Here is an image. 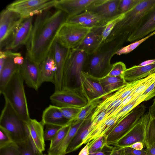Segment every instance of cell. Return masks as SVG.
Wrapping results in <instances>:
<instances>
[{
    "label": "cell",
    "mask_w": 155,
    "mask_h": 155,
    "mask_svg": "<svg viewBox=\"0 0 155 155\" xmlns=\"http://www.w3.org/2000/svg\"><path fill=\"white\" fill-rule=\"evenodd\" d=\"M50 9L36 15L25 45L26 54L39 64L50 50L60 28L68 17L61 10L52 13Z\"/></svg>",
    "instance_id": "obj_1"
},
{
    "label": "cell",
    "mask_w": 155,
    "mask_h": 155,
    "mask_svg": "<svg viewBox=\"0 0 155 155\" xmlns=\"http://www.w3.org/2000/svg\"><path fill=\"white\" fill-rule=\"evenodd\" d=\"M126 41L124 37L120 36L101 45L94 53L88 55L87 65L88 71L87 72L98 78L107 76L112 65L110 63L111 58Z\"/></svg>",
    "instance_id": "obj_2"
},
{
    "label": "cell",
    "mask_w": 155,
    "mask_h": 155,
    "mask_svg": "<svg viewBox=\"0 0 155 155\" xmlns=\"http://www.w3.org/2000/svg\"><path fill=\"white\" fill-rule=\"evenodd\" d=\"M155 6V0H142L124 13L123 18L116 25L104 43L122 35L128 39L138 27L145 16Z\"/></svg>",
    "instance_id": "obj_3"
},
{
    "label": "cell",
    "mask_w": 155,
    "mask_h": 155,
    "mask_svg": "<svg viewBox=\"0 0 155 155\" xmlns=\"http://www.w3.org/2000/svg\"><path fill=\"white\" fill-rule=\"evenodd\" d=\"M24 82L18 68L4 88L2 94L5 100L8 102L21 119L27 123L31 118Z\"/></svg>",
    "instance_id": "obj_4"
},
{
    "label": "cell",
    "mask_w": 155,
    "mask_h": 155,
    "mask_svg": "<svg viewBox=\"0 0 155 155\" xmlns=\"http://www.w3.org/2000/svg\"><path fill=\"white\" fill-rule=\"evenodd\" d=\"M0 117V128L8 135L13 142L18 144L29 138L27 123L19 116L6 100Z\"/></svg>",
    "instance_id": "obj_5"
},
{
    "label": "cell",
    "mask_w": 155,
    "mask_h": 155,
    "mask_svg": "<svg viewBox=\"0 0 155 155\" xmlns=\"http://www.w3.org/2000/svg\"><path fill=\"white\" fill-rule=\"evenodd\" d=\"M88 55L84 51L70 49L65 61L63 77L62 89L81 85V75L87 65Z\"/></svg>",
    "instance_id": "obj_6"
},
{
    "label": "cell",
    "mask_w": 155,
    "mask_h": 155,
    "mask_svg": "<svg viewBox=\"0 0 155 155\" xmlns=\"http://www.w3.org/2000/svg\"><path fill=\"white\" fill-rule=\"evenodd\" d=\"M50 99L54 105L59 107L81 108L89 102L80 87H64L60 91H55Z\"/></svg>",
    "instance_id": "obj_7"
},
{
    "label": "cell",
    "mask_w": 155,
    "mask_h": 155,
    "mask_svg": "<svg viewBox=\"0 0 155 155\" xmlns=\"http://www.w3.org/2000/svg\"><path fill=\"white\" fill-rule=\"evenodd\" d=\"M146 110V106L142 104L130 112L107 135V144L114 145L138 122Z\"/></svg>",
    "instance_id": "obj_8"
},
{
    "label": "cell",
    "mask_w": 155,
    "mask_h": 155,
    "mask_svg": "<svg viewBox=\"0 0 155 155\" xmlns=\"http://www.w3.org/2000/svg\"><path fill=\"white\" fill-rule=\"evenodd\" d=\"M91 28L65 22L60 28L56 38L66 47L75 49L80 45Z\"/></svg>",
    "instance_id": "obj_9"
},
{
    "label": "cell",
    "mask_w": 155,
    "mask_h": 155,
    "mask_svg": "<svg viewBox=\"0 0 155 155\" xmlns=\"http://www.w3.org/2000/svg\"><path fill=\"white\" fill-rule=\"evenodd\" d=\"M57 0H18L14 1L6 8L19 14L23 18L37 15L54 7Z\"/></svg>",
    "instance_id": "obj_10"
},
{
    "label": "cell",
    "mask_w": 155,
    "mask_h": 155,
    "mask_svg": "<svg viewBox=\"0 0 155 155\" xmlns=\"http://www.w3.org/2000/svg\"><path fill=\"white\" fill-rule=\"evenodd\" d=\"M33 18V17L23 18L5 41L2 48L5 50H17L25 45L31 32Z\"/></svg>",
    "instance_id": "obj_11"
},
{
    "label": "cell",
    "mask_w": 155,
    "mask_h": 155,
    "mask_svg": "<svg viewBox=\"0 0 155 155\" xmlns=\"http://www.w3.org/2000/svg\"><path fill=\"white\" fill-rule=\"evenodd\" d=\"M150 117V114L149 111L145 113L114 146L124 148L135 143L140 142L143 143L145 147L147 129Z\"/></svg>",
    "instance_id": "obj_12"
},
{
    "label": "cell",
    "mask_w": 155,
    "mask_h": 155,
    "mask_svg": "<svg viewBox=\"0 0 155 155\" xmlns=\"http://www.w3.org/2000/svg\"><path fill=\"white\" fill-rule=\"evenodd\" d=\"M51 49L56 68L55 72V91H60L62 89L64 65L70 49L63 45L56 38Z\"/></svg>",
    "instance_id": "obj_13"
},
{
    "label": "cell",
    "mask_w": 155,
    "mask_h": 155,
    "mask_svg": "<svg viewBox=\"0 0 155 155\" xmlns=\"http://www.w3.org/2000/svg\"><path fill=\"white\" fill-rule=\"evenodd\" d=\"M80 87L89 102L98 99H104L107 97L99 78L84 71L81 73Z\"/></svg>",
    "instance_id": "obj_14"
},
{
    "label": "cell",
    "mask_w": 155,
    "mask_h": 155,
    "mask_svg": "<svg viewBox=\"0 0 155 155\" xmlns=\"http://www.w3.org/2000/svg\"><path fill=\"white\" fill-rule=\"evenodd\" d=\"M23 63L19 65L18 70L26 84L37 91L40 86V64L27 54Z\"/></svg>",
    "instance_id": "obj_15"
},
{
    "label": "cell",
    "mask_w": 155,
    "mask_h": 155,
    "mask_svg": "<svg viewBox=\"0 0 155 155\" xmlns=\"http://www.w3.org/2000/svg\"><path fill=\"white\" fill-rule=\"evenodd\" d=\"M23 18L18 13L6 8L0 15V46L1 50L5 42Z\"/></svg>",
    "instance_id": "obj_16"
},
{
    "label": "cell",
    "mask_w": 155,
    "mask_h": 155,
    "mask_svg": "<svg viewBox=\"0 0 155 155\" xmlns=\"http://www.w3.org/2000/svg\"><path fill=\"white\" fill-rule=\"evenodd\" d=\"M97 0H57L54 7L65 12L68 16L79 15L89 9Z\"/></svg>",
    "instance_id": "obj_17"
},
{
    "label": "cell",
    "mask_w": 155,
    "mask_h": 155,
    "mask_svg": "<svg viewBox=\"0 0 155 155\" xmlns=\"http://www.w3.org/2000/svg\"><path fill=\"white\" fill-rule=\"evenodd\" d=\"M104 25L92 28L80 45L75 49L83 50L88 55L94 53L102 44Z\"/></svg>",
    "instance_id": "obj_18"
},
{
    "label": "cell",
    "mask_w": 155,
    "mask_h": 155,
    "mask_svg": "<svg viewBox=\"0 0 155 155\" xmlns=\"http://www.w3.org/2000/svg\"><path fill=\"white\" fill-rule=\"evenodd\" d=\"M120 0H97L88 10L108 21L119 15Z\"/></svg>",
    "instance_id": "obj_19"
},
{
    "label": "cell",
    "mask_w": 155,
    "mask_h": 155,
    "mask_svg": "<svg viewBox=\"0 0 155 155\" xmlns=\"http://www.w3.org/2000/svg\"><path fill=\"white\" fill-rule=\"evenodd\" d=\"M6 56L4 64L0 72V94L9 82L15 73L18 70L19 65L14 60L15 57L21 56L19 53H15L10 50L3 51Z\"/></svg>",
    "instance_id": "obj_20"
},
{
    "label": "cell",
    "mask_w": 155,
    "mask_h": 155,
    "mask_svg": "<svg viewBox=\"0 0 155 155\" xmlns=\"http://www.w3.org/2000/svg\"><path fill=\"white\" fill-rule=\"evenodd\" d=\"M29 138L36 150L42 153L45 150L44 126L41 122L31 119L27 124Z\"/></svg>",
    "instance_id": "obj_21"
},
{
    "label": "cell",
    "mask_w": 155,
    "mask_h": 155,
    "mask_svg": "<svg viewBox=\"0 0 155 155\" xmlns=\"http://www.w3.org/2000/svg\"><path fill=\"white\" fill-rule=\"evenodd\" d=\"M155 31V6L145 16L139 26L128 38L127 41H136Z\"/></svg>",
    "instance_id": "obj_22"
},
{
    "label": "cell",
    "mask_w": 155,
    "mask_h": 155,
    "mask_svg": "<svg viewBox=\"0 0 155 155\" xmlns=\"http://www.w3.org/2000/svg\"><path fill=\"white\" fill-rule=\"evenodd\" d=\"M41 122L44 125L51 124L63 127L69 124L63 116L59 107L50 105L43 111Z\"/></svg>",
    "instance_id": "obj_23"
},
{
    "label": "cell",
    "mask_w": 155,
    "mask_h": 155,
    "mask_svg": "<svg viewBox=\"0 0 155 155\" xmlns=\"http://www.w3.org/2000/svg\"><path fill=\"white\" fill-rule=\"evenodd\" d=\"M56 69L52 52L50 49L45 58L40 64L41 85L45 82H50L54 84L55 72Z\"/></svg>",
    "instance_id": "obj_24"
},
{
    "label": "cell",
    "mask_w": 155,
    "mask_h": 155,
    "mask_svg": "<svg viewBox=\"0 0 155 155\" xmlns=\"http://www.w3.org/2000/svg\"><path fill=\"white\" fill-rule=\"evenodd\" d=\"M155 73V62L150 64L139 66H134L127 69L124 78L128 82H131L146 78Z\"/></svg>",
    "instance_id": "obj_25"
},
{
    "label": "cell",
    "mask_w": 155,
    "mask_h": 155,
    "mask_svg": "<svg viewBox=\"0 0 155 155\" xmlns=\"http://www.w3.org/2000/svg\"><path fill=\"white\" fill-rule=\"evenodd\" d=\"M92 114L84 120L78 129L67 149L66 154L77 150L83 145V142L91 132Z\"/></svg>",
    "instance_id": "obj_26"
},
{
    "label": "cell",
    "mask_w": 155,
    "mask_h": 155,
    "mask_svg": "<svg viewBox=\"0 0 155 155\" xmlns=\"http://www.w3.org/2000/svg\"><path fill=\"white\" fill-rule=\"evenodd\" d=\"M85 120L71 124L69 129L65 137L56 147L51 150H48V154L49 155H66L68 146Z\"/></svg>",
    "instance_id": "obj_27"
},
{
    "label": "cell",
    "mask_w": 155,
    "mask_h": 155,
    "mask_svg": "<svg viewBox=\"0 0 155 155\" xmlns=\"http://www.w3.org/2000/svg\"><path fill=\"white\" fill-rule=\"evenodd\" d=\"M99 81L107 96L117 91L128 83L124 78L106 76L99 78Z\"/></svg>",
    "instance_id": "obj_28"
},
{
    "label": "cell",
    "mask_w": 155,
    "mask_h": 155,
    "mask_svg": "<svg viewBox=\"0 0 155 155\" xmlns=\"http://www.w3.org/2000/svg\"><path fill=\"white\" fill-rule=\"evenodd\" d=\"M103 100L102 99H98L90 101L87 105L81 108L78 115L70 123H76L87 119L93 114V110Z\"/></svg>",
    "instance_id": "obj_29"
},
{
    "label": "cell",
    "mask_w": 155,
    "mask_h": 155,
    "mask_svg": "<svg viewBox=\"0 0 155 155\" xmlns=\"http://www.w3.org/2000/svg\"><path fill=\"white\" fill-rule=\"evenodd\" d=\"M155 143V117H150L147 126L145 147L146 148Z\"/></svg>",
    "instance_id": "obj_30"
},
{
    "label": "cell",
    "mask_w": 155,
    "mask_h": 155,
    "mask_svg": "<svg viewBox=\"0 0 155 155\" xmlns=\"http://www.w3.org/2000/svg\"><path fill=\"white\" fill-rule=\"evenodd\" d=\"M17 145L18 147L20 155H42L43 154L42 153H39L36 150L29 138L27 141Z\"/></svg>",
    "instance_id": "obj_31"
},
{
    "label": "cell",
    "mask_w": 155,
    "mask_h": 155,
    "mask_svg": "<svg viewBox=\"0 0 155 155\" xmlns=\"http://www.w3.org/2000/svg\"><path fill=\"white\" fill-rule=\"evenodd\" d=\"M71 126V124H68L62 127L58 132L56 135L50 141L48 150H50L58 145L65 137Z\"/></svg>",
    "instance_id": "obj_32"
},
{
    "label": "cell",
    "mask_w": 155,
    "mask_h": 155,
    "mask_svg": "<svg viewBox=\"0 0 155 155\" xmlns=\"http://www.w3.org/2000/svg\"><path fill=\"white\" fill-rule=\"evenodd\" d=\"M124 15V13L117 15L108 21L105 25V27L103 33L101 45L104 43L116 25L122 18Z\"/></svg>",
    "instance_id": "obj_33"
},
{
    "label": "cell",
    "mask_w": 155,
    "mask_h": 155,
    "mask_svg": "<svg viewBox=\"0 0 155 155\" xmlns=\"http://www.w3.org/2000/svg\"><path fill=\"white\" fill-rule=\"evenodd\" d=\"M155 34V31L140 40L134 42L133 43L127 46L123 47L116 52L115 54L120 55L122 54H127L129 53L136 48L142 43Z\"/></svg>",
    "instance_id": "obj_34"
},
{
    "label": "cell",
    "mask_w": 155,
    "mask_h": 155,
    "mask_svg": "<svg viewBox=\"0 0 155 155\" xmlns=\"http://www.w3.org/2000/svg\"><path fill=\"white\" fill-rule=\"evenodd\" d=\"M126 69V65L123 62H117L112 64L111 68L107 76L124 78V73Z\"/></svg>",
    "instance_id": "obj_35"
},
{
    "label": "cell",
    "mask_w": 155,
    "mask_h": 155,
    "mask_svg": "<svg viewBox=\"0 0 155 155\" xmlns=\"http://www.w3.org/2000/svg\"><path fill=\"white\" fill-rule=\"evenodd\" d=\"M107 144V136H100L94 141L90 142L89 153L95 152L101 150Z\"/></svg>",
    "instance_id": "obj_36"
},
{
    "label": "cell",
    "mask_w": 155,
    "mask_h": 155,
    "mask_svg": "<svg viewBox=\"0 0 155 155\" xmlns=\"http://www.w3.org/2000/svg\"><path fill=\"white\" fill-rule=\"evenodd\" d=\"M81 108L71 107H59L64 117L69 121V123L75 118Z\"/></svg>",
    "instance_id": "obj_37"
},
{
    "label": "cell",
    "mask_w": 155,
    "mask_h": 155,
    "mask_svg": "<svg viewBox=\"0 0 155 155\" xmlns=\"http://www.w3.org/2000/svg\"><path fill=\"white\" fill-rule=\"evenodd\" d=\"M142 0H120L118 10L120 14L128 11L140 3Z\"/></svg>",
    "instance_id": "obj_38"
},
{
    "label": "cell",
    "mask_w": 155,
    "mask_h": 155,
    "mask_svg": "<svg viewBox=\"0 0 155 155\" xmlns=\"http://www.w3.org/2000/svg\"><path fill=\"white\" fill-rule=\"evenodd\" d=\"M45 126L44 134L45 141H51L62 127L51 124H46Z\"/></svg>",
    "instance_id": "obj_39"
},
{
    "label": "cell",
    "mask_w": 155,
    "mask_h": 155,
    "mask_svg": "<svg viewBox=\"0 0 155 155\" xmlns=\"http://www.w3.org/2000/svg\"><path fill=\"white\" fill-rule=\"evenodd\" d=\"M0 155H20L18 145L13 143L0 149Z\"/></svg>",
    "instance_id": "obj_40"
},
{
    "label": "cell",
    "mask_w": 155,
    "mask_h": 155,
    "mask_svg": "<svg viewBox=\"0 0 155 155\" xmlns=\"http://www.w3.org/2000/svg\"><path fill=\"white\" fill-rule=\"evenodd\" d=\"M13 143L14 142L8 134L4 130L0 128V149Z\"/></svg>",
    "instance_id": "obj_41"
},
{
    "label": "cell",
    "mask_w": 155,
    "mask_h": 155,
    "mask_svg": "<svg viewBox=\"0 0 155 155\" xmlns=\"http://www.w3.org/2000/svg\"><path fill=\"white\" fill-rule=\"evenodd\" d=\"M114 147L106 144L101 150L92 153H90L89 155H110L113 151Z\"/></svg>",
    "instance_id": "obj_42"
},
{
    "label": "cell",
    "mask_w": 155,
    "mask_h": 155,
    "mask_svg": "<svg viewBox=\"0 0 155 155\" xmlns=\"http://www.w3.org/2000/svg\"><path fill=\"white\" fill-rule=\"evenodd\" d=\"M126 155H146L145 149L138 150L130 147L123 148Z\"/></svg>",
    "instance_id": "obj_43"
},
{
    "label": "cell",
    "mask_w": 155,
    "mask_h": 155,
    "mask_svg": "<svg viewBox=\"0 0 155 155\" xmlns=\"http://www.w3.org/2000/svg\"><path fill=\"white\" fill-rule=\"evenodd\" d=\"M144 147H145L143 143L137 142L126 147H130L136 150H140L143 149Z\"/></svg>",
    "instance_id": "obj_44"
},
{
    "label": "cell",
    "mask_w": 155,
    "mask_h": 155,
    "mask_svg": "<svg viewBox=\"0 0 155 155\" xmlns=\"http://www.w3.org/2000/svg\"><path fill=\"white\" fill-rule=\"evenodd\" d=\"M146 155H155V143L146 148Z\"/></svg>",
    "instance_id": "obj_45"
},
{
    "label": "cell",
    "mask_w": 155,
    "mask_h": 155,
    "mask_svg": "<svg viewBox=\"0 0 155 155\" xmlns=\"http://www.w3.org/2000/svg\"><path fill=\"white\" fill-rule=\"evenodd\" d=\"M89 141L86 143V145L81 150L78 155H89Z\"/></svg>",
    "instance_id": "obj_46"
},
{
    "label": "cell",
    "mask_w": 155,
    "mask_h": 155,
    "mask_svg": "<svg viewBox=\"0 0 155 155\" xmlns=\"http://www.w3.org/2000/svg\"><path fill=\"white\" fill-rule=\"evenodd\" d=\"M25 58L22 56L16 57L14 59L15 63L18 65H22L24 63Z\"/></svg>",
    "instance_id": "obj_47"
},
{
    "label": "cell",
    "mask_w": 155,
    "mask_h": 155,
    "mask_svg": "<svg viewBox=\"0 0 155 155\" xmlns=\"http://www.w3.org/2000/svg\"><path fill=\"white\" fill-rule=\"evenodd\" d=\"M123 150V148H121L115 146L110 155H121Z\"/></svg>",
    "instance_id": "obj_48"
},
{
    "label": "cell",
    "mask_w": 155,
    "mask_h": 155,
    "mask_svg": "<svg viewBox=\"0 0 155 155\" xmlns=\"http://www.w3.org/2000/svg\"><path fill=\"white\" fill-rule=\"evenodd\" d=\"M149 112L152 117H155V98L152 104L149 107Z\"/></svg>",
    "instance_id": "obj_49"
},
{
    "label": "cell",
    "mask_w": 155,
    "mask_h": 155,
    "mask_svg": "<svg viewBox=\"0 0 155 155\" xmlns=\"http://www.w3.org/2000/svg\"><path fill=\"white\" fill-rule=\"evenodd\" d=\"M155 62V59L145 61L138 65L139 66H143L148 65Z\"/></svg>",
    "instance_id": "obj_50"
},
{
    "label": "cell",
    "mask_w": 155,
    "mask_h": 155,
    "mask_svg": "<svg viewBox=\"0 0 155 155\" xmlns=\"http://www.w3.org/2000/svg\"><path fill=\"white\" fill-rule=\"evenodd\" d=\"M121 155H126V154H125V153H124V151L123 149V152H122V153Z\"/></svg>",
    "instance_id": "obj_51"
},
{
    "label": "cell",
    "mask_w": 155,
    "mask_h": 155,
    "mask_svg": "<svg viewBox=\"0 0 155 155\" xmlns=\"http://www.w3.org/2000/svg\"><path fill=\"white\" fill-rule=\"evenodd\" d=\"M42 155H49L48 154H42Z\"/></svg>",
    "instance_id": "obj_52"
}]
</instances>
